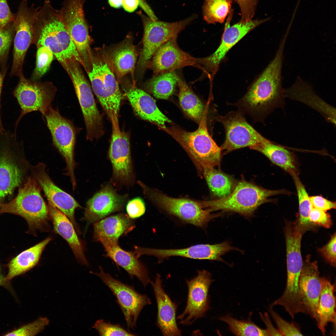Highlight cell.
I'll list each match as a JSON object with an SVG mask.
<instances>
[{
  "instance_id": "28",
  "label": "cell",
  "mask_w": 336,
  "mask_h": 336,
  "mask_svg": "<svg viewBox=\"0 0 336 336\" xmlns=\"http://www.w3.org/2000/svg\"><path fill=\"white\" fill-rule=\"evenodd\" d=\"M127 96L137 115L142 119L154 123L165 128V123L171 121L157 107L150 95L134 86L125 90Z\"/></svg>"
},
{
  "instance_id": "22",
  "label": "cell",
  "mask_w": 336,
  "mask_h": 336,
  "mask_svg": "<svg viewBox=\"0 0 336 336\" xmlns=\"http://www.w3.org/2000/svg\"><path fill=\"white\" fill-rule=\"evenodd\" d=\"M30 175L36 181L47 198L56 208L65 214L77 230L74 218L75 209L81 206L71 195L57 186L52 181L46 171L45 165L39 163L35 166L30 164Z\"/></svg>"
},
{
  "instance_id": "3",
  "label": "cell",
  "mask_w": 336,
  "mask_h": 336,
  "mask_svg": "<svg viewBox=\"0 0 336 336\" xmlns=\"http://www.w3.org/2000/svg\"><path fill=\"white\" fill-rule=\"evenodd\" d=\"M30 165L23 142L18 141L16 133L6 130L0 133V203L14 197L16 189L29 176Z\"/></svg>"
},
{
  "instance_id": "32",
  "label": "cell",
  "mask_w": 336,
  "mask_h": 336,
  "mask_svg": "<svg viewBox=\"0 0 336 336\" xmlns=\"http://www.w3.org/2000/svg\"><path fill=\"white\" fill-rule=\"evenodd\" d=\"M52 238L48 237L34 246L24 251L12 259L8 264V272L5 282L22 274L35 266L42 253Z\"/></svg>"
},
{
  "instance_id": "18",
  "label": "cell",
  "mask_w": 336,
  "mask_h": 336,
  "mask_svg": "<svg viewBox=\"0 0 336 336\" xmlns=\"http://www.w3.org/2000/svg\"><path fill=\"white\" fill-rule=\"evenodd\" d=\"M213 281L211 274L205 270L198 271L196 277L186 280L188 289L187 305L183 312L177 317L180 324L191 325L204 316L209 309L208 293Z\"/></svg>"
},
{
  "instance_id": "48",
  "label": "cell",
  "mask_w": 336,
  "mask_h": 336,
  "mask_svg": "<svg viewBox=\"0 0 336 336\" xmlns=\"http://www.w3.org/2000/svg\"><path fill=\"white\" fill-rule=\"evenodd\" d=\"M241 12L240 21L245 22L252 19L254 14L258 0H236Z\"/></svg>"
},
{
  "instance_id": "33",
  "label": "cell",
  "mask_w": 336,
  "mask_h": 336,
  "mask_svg": "<svg viewBox=\"0 0 336 336\" xmlns=\"http://www.w3.org/2000/svg\"><path fill=\"white\" fill-rule=\"evenodd\" d=\"M321 280L322 289L318 310L319 321L317 325L322 334L324 335L328 324H335V297L334 285L325 277H321Z\"/></svg>"
},
{
  "instance_id": "7",
  "label": "cell",
  "mask_w": 336,
  "mask_h": 336,
  "mask_svg": "<svg viewBox=\"0 0 336 336\" xmlns=\"http://www.w3.org/2000/svg\"><path fill=\"white\" fill-rule=\"evenodd\" d=\"M195 131L173 129L171 134L189 154L199 171L219 165L222 150L209 135L205 120Z\"/></svg>"
},
{
  "instance_id": "6",
  "label": "cell",
  "mask_w": 336,
  "mask_h": 336,
  "mask_svg": "<svg viewBox=\"0 0 336 336\" xmlns=\"http://www.w3.org/2000/svg\"><path fill=\"white\" fill-rule=\"evenodd\" d=\"M108 62L105 56L92 52L91 68L87 73L93 90L111 123H118L122 94Z\"/></svg>"
},
{
  "instance_id": "21",
  "label": "cell",
  "mask_w": 336,
  "mask_h": 336,
  "mask_svg": "<svg viewBox=\"0 0 336 336\" xmlns=\"http://www.w3.org/2000/svg\"><path fill=\"white\" fill-rule=\"evenodd\" d=\"M177 37H173L163 44L147 63L146 67L153 72V77L186 66L198 68V58L181 49L178 44Z\"/></svg>"
},
{
  "instance_id": "24",
  "label": "cell",
  "mask_w": 336,
  "mask_h": 336,
  "mask_svg": "<svg viewBox=\"0 0 336 336\" xmlns=\"http://www.w3.org/2000/svg\"><path fill=\"white\" fill-rule=\"evenodd\" d=\"M128 197L119 195L109 184L103 187L87 201L84 219L88 225L102 219L113 212L122 210Z\"/></svg>"
},
{
  "instance_id": "49",
  "label": "cell",
  "mask_w": 336,
  "mask_h": 336,
  "mask_svg": "<svg viewBox=\"0 0 336 336\" xmlns=\"http://www.w3.org/2000/svg\"><path fill=\"white\" fill-rule=\"evenodd\" d=\"M126 210L128 217L134 219L142 216L145 212V208L142 200L136 198L130 201L127 203Z\"/></svg>"
},
{
  "instance_id": "53",
  "label": "cell",
  "mask_w": 336,
  "mask_h": 336,
  "mask_svg": "<svg viewBox=\"0 0 336 336\" xmlns=\"http://www.w3.org/2000/svg\"><path fill=\"white\" fill-rule=\"evenodd\" d=\"M262 316L263 317V320L264 321L267 326V329H266L268 333L269 336H282L278 330L276 329L273 327L267 313L265 314V317H264L262 315Z\"/></svg>"
},
{
  "instance_id": "11",
  "label": "cell",
  "mask_w": 336,
  "mask_h": 336,
  "mask_svg": "<svg viewBox=\"0 0 336 336\" xmlns=\"http://www.w3.org/2000/svg\"><path fill=\"white\" fill-rule=\"evenodd\" d=\"M28 0H22L13 21L15 31L13 39L12 64L10 75H19L22 72L26 54L35 39V24L40 7L32 4L28 5Z\"/></svg>"
},
{
  "instance_id": "34",
  "label": "cell",
  "mask_w": 336,
  "mask_h": 336,
  "mask_svg": "<svg viewBox=\"0 0 336 336\" xmlns=\"http://www.w3.org/2000/svg\"><path fill=\"white\" fill-rule=\"evenodd\" d=\"M137 57L135 47L130 42L123 43L113 51L112 66L119 81L126 74L133 72Z\"/></svg>"
},
{
  "instance_id": "14",
  "label": "cell",
  "mask_w": 336,
  "mask_h": 336,
  "mask_svg": "<svg viewBox=\"0 0 336 336\" xmlns=\"http://www.w3.org/2000/svg\"><path fill=\"white\" fill-rule=\"evenodd\" d=\"M196 17L195 15H193L183 20L168 22L143 16V48L138 61L141 70L144 71L147 63L163 44L170 39L177 36Z\"/></svg>"
},
{
  "instance_id": "46",
  "label": "cell",
  "mask_w": 336,
  "mask_h": 336,
  "mask_svg": "<svg viewBox=\"0 0 336 336\" xmlns=\"http://www.w3.org/2000/svg\"><path fill=\"white\" fill-rule=\"evenodd\" d=\"M336 234L335 232L331 236L328 242L318 249V251L326 261L332 266H336Z\"/></svg>"
},
{
  "instance_id": "4",
  "label": "cell",
  "mask_w": 336,
  "mask_h": 336,
  "mask_svg": "<svg viewBox=\"0 0 336 336\" xmlns=\"http://www.w3.org/2000/svg\"><path fill=\"white\" fill-rule=\"evenodd\" d=\"M19 215L27 222L28 231L35 234L37 230L47 231L49 217L48 207L42 197L40 188L36 180L28 176L10 201L0 203V214Z\"/></svg>"
},
{
  "instance_id": "41",
  "label": "cell",
  "mask_w": 336,
  "mask_h": 336,
  "mask_svg": "<svg viewBox=\"0 0 336 336\" xmlns=\"http://www.w3.org/2000/svg\"><path fill=\"white\" fill-rule=\"evenodd\" d=\"M15 34L13 21L0 29V71L5 75L7 57Z\"/></svg>"
},
{
  "instance_id": "50",
  "label": "cell",
  "mask_w": 336,
  "mask_h": 336,
  "mask_svg": "<svg viewBox=\"0 0 336 336\" xmlns=\"http://www.w3.org/2000/svg\"><path fill=\"white\" fill-rule=\"evenodd\" d=\"M16 14L11 11L7 0H0V29L14 21Z\"/></svg>"
},
{
  "instance_id": "55",
  "label": "cell",
  "mask_w": 336,
  "mask_h": 336,
  "mask_svg": "<svg viewBox=\"0 0 336 336\" xmlns=\"http://www.w3.org/2000/svg\"><path fill=\"white\" fill-rule=\"evenodd\" d=\"M122 0H108L111 6L115 8H119L122 6Z\"/></svg>"
},
{
  "instance_id": "25",
  "label": "cell",
  "mask_w": 336,
  "mask_h": 336,
  "mask_svg": "<svg viewBox=\"0 0 336 336\" xmlns=\"http://www.w3.org/2000/svg\"><path fill=\"white\" fill-rule=\"evenodd\" d=\"M156 299L157 314L156 324L165 336H181V331L176 322L177 305L164 291L161 276L157 274L154 282H152Z\"/></svg>"
},
{
  "instance_id": "5",
  "label": "cell",
  "mask_w": 336,
  "mask_h": 336,
  "mask_svg": "<svg viewBox=\"0 0 336 336\" xmlns=\"http://www.w3.org/2000/svg\"><path fill=\"white\" fill-rule=\"evenodd\" d=\"M284 189H265L245 180L240 181L228 196L219 199L200 202L203 207L210 212L218 210L236 212L245 217H251L257 208L269 201L270 197L289 194Z\"/></svg>"
},
{
  "instance_id": "1",
  "label": "cell",
  "mask_w": 336,
  "mask_h": 336,
  "mask_svg": "<svg viewBox=\"0 0 336 336\" xmlns=\"http://www.w3.org/2000/svg\"><path fill=\"white\" fill-rule=\"evenodd\" d=\"M285 44L280 41L273 59L240 100L239 105L246 110L264 117L284 107L282 71Z\"/></svg>"
},
{
  "instance_id": "16",
  "label": "cell",
  "mask_w": 336,
  "mask_h": 336,
  "mask_svg": "<svg viewBox=\"0 0 336 336\" xmlns=\"http://www.w3.org/2000/svg\"><path fill=\"white\" fill-rule=\"evenodd\" d=\"M217 120L223 125L225 140L220 148L225 153L236 149L257 144L264 138L247 121L240 112L232 111Z\"/></svg>"
},
{
  "instance_id": "35",
  "label": "cell",
  "mask_w": 336,
  "mask_h": 336,
  "mask_svg": "<svg viewBox=\"0 0 336 336\" xmlns=\"http://www.w3.org/2000/svg\"><path fill=\"white\" fill-rule=\"evenodd\" d=\"M177 85L180 105L189 116L200 123L204 119L205 107L199 97L179 76Z\"/></svg>"
},
{
  "instance_id": "38",
  "label": "cell",
  "mask_w": 336,
  "mask_h": 336,
  "mask_svg": "<svg viewBox=\"0 0 336 336\" xmlns=\"http://www.w3.org/2000/svg\"><path fill=\"white\" fill-rule=\"evenodd\" d=\"M232 0H204L203 14L208 24L223 23L230 12Z\"/></svg>"
},
{
  "instance_id": "43",
  "label": "cell",
  "mask_w": 336,
  "mask_h": 336,
  "mask_svg": "<svg viewBox=\"0 0 336 336\" xmlns=\"http://www.w3.org/2000/svg\"><path fill=\"white\" fill-rule=\"evenodd\" d=\"M98 332L100 336H135L119 324H113L103 320H97L92 327Z\"/></svg>"
},
{
  "instance_id": "30",
  "label": "cell",
  "mask_w": 336,
  "mask_h": 336,
  "mask_svg": "<svg viewBox=\"0 0 336 336\" xmlns=\"http://www.w3.org/2000/svg\"><path fill=\"white\" fill-rule=\"evenodd\" d=\"M103 247L106 256L123 268L132 279L134 276L136 277L145 287L151 283V281L146 268L133 253L123 250L118 244Z\"/></svg>"
},
{
  "instance_id": "44",
  "label": "cell",
  "mask_w": 336,
  "mask_h": 336,
  "mask_svg": "<svg viewBox=\"0 0 336 336\" xmlns=\"http://www.w3.org/2000/svg\"><path fill=\"white\" fill-rule=\"evenodd\" d=\"M49 323L45 317H40L32 323L4 335L5 336H34L42 330Z\"/></svg>"
},
{
  "instance_id": "15",
  "label": "cell",
  "mask_w": 336,
  "mask_h": 336,
  "mask_svg": "<svg viewBox=\"0 0 336 336\" xmlns=\"http://www.w3.org/2000/svg\"><path fill=\"white\" fill-rule=\"evenodd\" d=\"M99 270V273L91 272V273L99 277L113 292L122 310L128 328L134 329L143 308L151 304L150 299L146 295L138 292L133 286L114 278L110 274L105 272L100 266Z\"/></svg>"
},
{
  "instance_id": "36",
  "label": "cell",
  "mask_w": 336,
  "mask_h": 336,
  "mask_svg": "<svg viewBox=\"0 0 336 336\" xmlns=\"http://www.w3.org/2000/svg\"><path fill=\"white\" fill-rule=\"evenodd\" d=\"M178 76L174 71L158 74L147 81L146 88L156 98L167 99L174 92Z\"/></svg>"
},
{
  "instance_id": "40",
  "label": "cell",
  "mask_w": 336,
  "mask_h": 336,
  "mask_svg": "<svg viewBox=\"0 0 336 336\" xmlns=\"http://www.w3.org/2000/svg\"><path fill=\"white\" fill-rule=\"evenodd\" d=\"M292 177L296 186L298 199L299 217L298 220L301 225L309 229L312 224L309 221V217L313 208L310 197L298 175H294Z\"/></svg>"
},
{
  "instance_id": "23",
  "label": "cell",
  "mask_w": 336,
  "mask_h": 336,
  "mask_svg": "<svg viewBox=\"0 0 336 336\" xmlns=\"http://www.w3.org/2000/svg\"><path fill=\"white\" fill-rule=\"evenodd\" d=\"M308 255L303 263L299 278V287L302 304L306 314L313 318L317 324L319 321L318 310L322 289L317 261L311 262Z\"/></svg>"
},
{
  "instance_id": "26",
  "label": "cell",
  "mask_w": 336,
  "mask_h": 336,
  "mask_svg": "<svg viewBox=\"0 0 336 336\" xmlns=\"http://www.w3.org/2000/svg\"><path fill=\"white\" fill-rule=\"evenodd\" d=\"M135 227L134 222L124 213L105 217L94 223L93 240L100 242L103 246L118 244L119 237L131 231Z\"/></svg>"
},
{
  "instance_id": "37",
  "label": "cell",
  "mask_w": 336,
  "mask_h": 336,
  "mask_svg": "<svg viewBox=\"0 0 336 336\" xmlns=\"http://www.w3.org/2000/svg\"><path fill=\"white\" fill-rule=\"evenodd\" d=\"M208 187L215 196L220 198L227 196L232 191L233 182L226 175L212 168H206L202 172Z\"/></svg>"
},
{
  "instance_id": "52",
  "label": "cell",
  "mask_w": 336,
  "mask_h": 336,
  "mask_svg": "<svg viewBox=\"0 0 336 336\" xmlns=\"http://www.w3.org/2000/svg\"><path fill=\"white\" fill-rule=\"evenodd\" d=\"M142 0H122V6L126 11L131 12L138 7Z\"/></svg>"
},
{
  "instance_id": "17",
  "label": "cell",
  "mask_w": 336,
  "mask_h": 336,
  "mask_svg": "<svg viewBox=\"0 0 336 336\" xmlns=\"http://www.w3.org/2000/svg\"><path fill=\"white\" fill-rule=\"evenodd\" d=\"M231 14L227 20L222 42L217 49L208 57L198 58L199 68L211 78L216 73L220 62L228 51L249 32L269 19L251 20L245 22L240 21L231 26Z\"/></svg>"
},
{
  "instance_id": "12",
  "label": "cell",
  "mask_w": 336,
  "mask_h": 336,
  "mask_svg": "<svg viewBox=\"0 0 336 336\" xmlns=\"http://www.w3.org/2000/svg\"><path fill=\"white\" fill-rule=\"evenodd\" d=\"M19 81L13 91L21 107V112L15 123L16 130L25 115L34 111H40L43 116L51 106L57 89L49 82H38L26 79L23 72L18 76Z\"/></svg>"
},
{
  "instance_id": "19",
  "label": "cell",
  "mask_w": 336,
  "mask_h": 336,
  "mask_svg": "<svg viewBox=\"0 0 336 336\" xmlns=\"http://www.w3.org/2000/svg\"><path fill=\"white\" fill-rule=\"evenodd\" d=\"M109 157L113 168V179L116 183L129 185L133 182L130 143L126 133L121 131L119 124H112Z\"/></svg>"
},
{
  "instance_id": "29",
  "label": "cell",
  "mask_w": 336,
  "mask_h": 336,
  "mask_svg": "<svg viewBox=\"0 0 336 336\" xmlns=\"http://www.w3.org/2000/svg\"><path fill=\"white\" fill-rule=\"evenodd\" d=\"M48 207L54 231L68 242L78 261L82 264L88 265L83 245L77 235L72 223L65 214L49 201Z\"/></svg>"
},
{
  "instance_id": "47",
  "label": "cell",
  "mask_w": 336,
  "mask_h": 336,
  "mask_svg": "<svg viewBox=\"0 0 336 336\" xmlns=\"http://www.w3.org/2000/svg\"><path fill=\"white\" fill-rule=\"evenodd\" d=\"M309 220L312 224H315L326 228H330L333 224L330 215L326 212L313 208Z\"/></svg>"
},
{
  "instance_id": "9",
  "label": "cell",
  "mask_w": 336,
  "mask_h": 336,
  "mask_svg": "<svg viewBox=\"0 0 336 336\" xmlns=\"http://www.w3.org/2000/svg\"><path fill=\"white\" fill-rule=\"evenodd\" d=\"M75 60L68 61L63 67L72 81L84 120L86 139L91 141L103 134L102 119L91 89L80 66Z\"/></svg>"
},
{
  "instance_id": "10",
  "label": "cell",
  "mask_w": 336,
  "mask_h": 336,
  "mask_svg": "<svg viewBox=\"0 0 336 336\" xmlns=\"http://www.w3.org/2000/svg\"><path fill=\"white\" fill-rule=\"evenodd\" d=\"M86 0H64L60 11L65 26L82 61V65L88 71L91 68L92 52L83 11Z\"/></svg>"
},
{
  "instance_id": "51",
  "label": "cell",
  "mask_w": 336,
  "mask_h": 336,
  "mask_svg": "<svg viewBox=\"0 0 336 336\" xmlns=\"http://www.w3.org/2000/svg\"><path fill=\"white\" fill-rule=\"evenodd\" d=\"M310 199L313 208L325 212L336 208V203L320 196H313Z\"/></svg>"
},
{
  "instance_id": "42",
  "label": "cell",
  "mask_w": 336,
  "mask_h": 336,
  "mask_svg": "<svg viewBox=\"0 0 336 336\" xmlns=\"http://www.w3.org/2000/svg\"><path fill=\"white\" fill-rule=\"evenodd\" d=\"M37 47L36 66L32 81L41 77L47 72L54 58L53 53L47 47L44 46Z\"/></svg>"
},
{
  "instance_id": "31",
  "label": "cell",
  "mask_w": 336,
  "mask_h": 336,
  "mask_svg": "<svg viewBox=\"0 0 336 336\" xmlns=\"http://www.w3.org/2000/svg\"><path fill=\"white\" fill-rule=\"evenodd\" d=\"M250 148L264 155L273 164L287 172L292 176L298 175L296 157L292 152L285 147L264 138L260 142Z\"/></svg>"
},
{
  "instance_id": "56",
  "label": "cell",
  "mask_w": 336,
  "mask_h": 336,
  "mask_svg": "<svg viewBox=\"0 0 336 336\" xmlns=\"http://www.w3.org/2000/svg\"><path fill=\"white\" fill-rule=\"evenodd\" d=\"M4 278L2 277L0 272V286L4 285L5 284V281Z\"/></svg>"
},
{
  "instance_id": "20",
  "label": "cell",
  "mask_w": 336,
  "mask_h": 336,
  "mask_svg": "<svg viewBox=\"0 0 336 336\" xmlns=\"http://www.w3.org/2000/svg\"><path fill=\"white\" fill-rule=\"evenodd\" d=\"M241 250L231 246L228 241L214 244H199L182 249H158L139 247L137 253L139 256L144 255L153 256L159 260L173 256H180L198 259H208L224 262L222 258L231 250Z\"/></svg>"
},
{
  "instance_id": "45",
  "label": "cell",
  "mask_w": 336,
  "mask_h": 336,
  "mask_svg": "<svg viewBox=\"0 0 336 336\" xmlns=\"http://www.w3.org/2000/svg\"><path fill=\"white\" fill-rule=\"evenodd\" d=\"M270 313L276 323L278 330L282 336L303 335L302 333L294 324L289 323L283 319L270 307Z\"/></svg>"
},
{
  "instance_id": "2",
  "label": "cell",
  "mask_w": 336,
  "mask_h": 336,
  "mask_svg": "<svg viewBox=\"0 0 336 336\" xmlns=\"http://www.w3.org/2000/svg\"><path fill=\"white\" fill-rule=\"evenodd\" d=\"M34 43L37 47L49 49L63 66L68 61L82 62L65 26L60 10L54 8L49 0L40 7L35 24Z\"/></svg>"
},
{
  "instance_id": "39",
  "label": "cell",
  "mask_w": 336,
  "mask_h": 336,
  "mask_svg": "<svg viewBox=\"0 0 336 336\" xmlns=\"http://www.w3.org/2000/svg\"><path fill=\"white\" fill-rule=\"evenodd\" d=\"M218 319L226 323L230 331L236 336H269L266 329L260 328L250 319L247 320H238L230 315L220 317Z\"/></svg>"
},
{
  "instance_id": "13",
  "label": "cell",
  "mask_w": 336,
  "mask_h": 336,
  "mask_svg": "<svg viewBox=\"0 0 336 336\" xmlns=\"http://www.w3.org/2000/svg\"><path fill=\"white\" fill-rule=\"evenodd\" d=\"M43 117L46 121L54 145L65 159L66 174L70 177L74 190L76 184L74 158L77 133L76 128L70 120L61 115L58 108L54 109L51 106Z\"/></svg>"
},
{
  "instance_id": "27",
  "label": "cell",
  "mask_w": 336,
  "mask_h": 336,
  "mask_svg": "<svg viewBox=\"0 0 336 336\" xmlns=\"http://www.w3.org/2000/svg\"><path fill=\"white\" fill-rule=\"evenodd\" d=\"M285 97L301 102L320 113L329 122L336 124V109L320 98L310 85L298 77L290 87L284 89Z\"/></svg>"
},
{
  "instance_id": "8",
  "label": "cell",
  "mask_w": 336,
  "mask_h": 336,
  "mask_svg": "<svg viewBox=\"0 0 336 336\" xmlns=\"http://www.w3.org/2000/svg\"><path fill=\"white\" fill-rule=\"evenodd\" d=\"M138 183L148 199L167 213L186 223L204 228L211 220L221 214H211L208 210L203 207L200 202L169 197L148 187L140 181Z\"/></svg>"
},
{
  "instance_id": "54",
  "label": "cell",
  "mask_w": 336,
  "mask_h": 336,
  "mask_svg": "<svg viewBox=\"0 0 336 336\" xmlns=\"http://www.w3.org/2000/svg\"><path fill=\"white\" fill-rule=\"evenodd\" d=\"M5 75L3 74L0 71V133L3 132L6 130L4 128L3 126L1 118V94L2 92V86L3 81L4 78L5 76Z\"/></svg>"
}]
</instances>
